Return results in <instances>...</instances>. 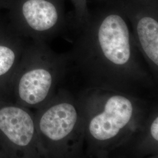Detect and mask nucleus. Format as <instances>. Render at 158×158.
Wrapping results in <instances>:
<instances>
[{"label":"nucleus","instance_id":"nucleus-1","mask_svg":"<svg viewBox=\"0 0 158 158\" xmlns=\"http://www.w3.org/2000/svg\"><path fill=\"white\" fill-rule=\"evenodd\" d=\"M77 37L67 53L69 74L85 88L115 91L152 100L157 82L136 44L128 20L115 2L73 27Z\"/></svg>","mask_w":158,"mask_h":158},{"label":"nucleus","instance_id":"nucleus-5","mask_svg":"<svg viewBox=\"0 0 158 158\" xmlns=\"http://www.w3.org/2000/svg\"><path fill=\"white\" fill-rule=\"evenodd\" d=\"M0 158H43L35 115L28 108L0 101Z\"/></svg>","mask_w":158,"mask_h":158},{"label":"nucleus","instance_id":"nucleus-9","mask_svg":"<svg viewBox=\"0 0 158 158\" xmlns=\"http://www.w3.org/2000/svg\"><path fill=\"white\" fill-rule=\"evenodd\" d=\"M158 108L155 103L147 121L128 143L119 158H158Z\"/></svg>","mask_w":158,"mask_h":158},{"label":"nucleus","instance_id":"nucleus-8","mask_svg":"<svg viewBox=\"0 0 158 158\" xmlns=\"http://www.w3.org/2000/svg\"><path fill=\"white\" fill-rule=\"evenodd\" d=\"M24 49L17 38L0 33V101L11 102L12 81Z\"/></svg>","mask_w":158,"mask_h":158},{"label":"nucleus","instance_id":"nucleus-3","mask_svg":"<svg viewBox=\"0 0 158 158\" xmlns=\"http://www.w3.org/2000/svg\"><path fill=\"white\" fill-rule=\"evenodd\" d=\"M34 115L43 158L85 155L84 116L78 96L60 87Z\"/></svg>","mask_w":158,"mask_h":158},{"label":"nucleus","instance_id":"nucleus-4","mask_svg":"<svg viewBox=\"0 0 158 158\" xmlns=\"http://www.w3.org/2000/svg\"><path fill=\"white\" fill-rule=\"evenodd\" d=\"M69 74L68 55L57 54L44 41L25 48L12 80L11 102L38 109L55 94Z\"/></svg>","mask_w":158,"mask_h":158},{"label":"nucleus","instance_id":"nucleus-2","mask_svg":"<svg viewBox=\"0 0 158 158\" xmlns=\"http://www.w3.org/2000/svg\"><path fill=\"white\" fill-rule=\"evenodd\" d=\"M77 96L84 116L85 155L90 158H119L156 103L102 89H84Z\"/></svg>","mask_w":158,"mask_h":158},{"label":"nucleus","instance_id":"nucleus-6","mask_svg":"<svg viewBox=\"0 0 158 158\" xmlns=\"http://www.w3.org/2000/svg\"><path fill=\"white\" fill-rule=\"evenodd\" d=\"M115 2L131 23L137 47L157 81L158 0H116Z\"/></svg>","mask_w":158,"mask_h":158},{"label":"nucleus","instance_id":"nucleus-10","mask_svg":"<svg viewBox=\"0 0 158 158\" xmlns=\"http://www.w3.org/2000/svg\"><path fill=\"white\" fill-rule=\"evenodd\" d=\"M75 9V19L73 25L83 23L90 15L86 0H71Z\"/></svg>","mask_w":158,"mask_h":158},{"label":"nucleus","instance_id":"nucleus-7","mask_svg":"<svg viewBox=\"0 0 158 158\" xmlns=\"http://www.w3.org/2000/svg\"><path fill=\"white\" fill-rule=\"evenodd\" d=\"M21 12V30L35 40H48L68 25L60 0H25Z\"/></svg>","mask_w":158,"mask_h":158}]
</instances>
